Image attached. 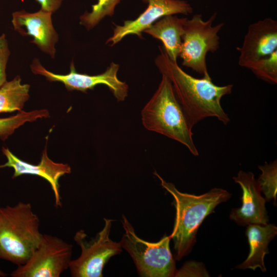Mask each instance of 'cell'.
I'll return each mask as SVG.
<instances>
[{"mask_svg": "<svg viewBox=\"0 0 277 277\" xmlns=\"http://www.w3.org/2000/svg\"><path fill=\"white\" fill-rule=\"evenodd\" d=\"M159 49L160 54L155 59V65L162 75L171 82L192 127L209 117H216L227 125L230 118L221 101L224 96L231 93L233 85L217 86L212 82L209 74L201 78L194 77L185 72L177 62L171 61L163 47L159 46Z\"/></svg>", "mask_w": 277, "mask_h": 277, "instance_id": "obj_1", "label": "cell"}, {"mask_svg": "<svg viewBox=\"0 0 277 277\" xmlns=\"http://www.w3.org/2000/svg\"><path fill=\"white\" fill-rule=\"evenodd\" d=\"M153 174L174 199L175 218L169 237L174 243L175 259L180 261L191 252L196 242L197 230L204 219L214 212L217 205L227 201L231 194L220 188H213L199 195L183 193L173 184L164 180L156 171Z\"/></svg>", "mask_w": 277, "mask_h": 277, "instance_id": "obj_2", "label": "cell"}, {"mask_svg": "<svg viewBox=\"0 0 277 277\" xmlns=\"http://www.w3.org/2000/svg\"><path fill=\"white\" fill-rule=\"evenodd\" d=\"M159 86L141 111L144 127L186 146L192 154L199 155L193 140V127L178 101L169 79L162 75Z\"/></svg>", "mask_w": 277, "mask_h": 277, "instance_id": "obj_3", "label": "cell"}, {"mask_svg": "<svg viewBox=\"0 0 277 277\" xmlns=\"http://www.w3.org/2000/svg\"><path fill=\"white\" fill-rule=\"evenodd\" d=\"M39 220L29 203L0 206V259L21 265L42 242Z\"/></svg>", "mask_w": 277, "mask_h": 277, "instance_id": "obj_4", "label": "cell"}, {"mask_svg": "<svg viewBox=\"0 0 277 277\" xmlns=\"http://www.w3.org/2000/svg\"><path fill=\"white\" fill-rule=\"evenodd\" d=\"M122 223L125 233L120 242L122 247L131 256L141 276H174L175 263L169 246L171 239L165 235L157 242H149L139 238L126 217Z\"/></svg>", "mask_w": 277, "mask_h": 277, "instance_id": "obj_5", "label": "cell"}, {"mask_svg": "<svg viewBox=\"0 0 277 277\" xmlns=\"http://www.w3.org/2000/svg\"><path fill=\"white\" fill-rule=\"evenodd\" d=\"M216 12L206 21L201 14H194L186 20L182 37L181 50L179 55L183 66L191 68L203 76L209 74L206 64L208 53L216 52L220 47L219 33L223 23L213 26Z\"/></svg>", "mask_w": 277, "mask_h": 277, "instance_id": "obj_6", "label": "cell"}, {"mask_svg": "<svg viewBox=\"0 0 277 277\" xmlns=\"http://www.w3.org/2000/svg\"><path fill=\"white\" fill-rule=\"evenodd\" d=\"M105 225L94 238L87 239L84 230L75 234L74 240L81 248L80 256L71 260L69 269L73 277H101L103 269L109 259L122 251L120 242L109 237L112 220L104 219Z\"/></svg>", "mask_w": 277, "mask_h": 277, "instance_id": "obj_7", "label": "cell"}, {"mask_svg": "<svg viewBox=\"0 0 277 277\" xmlns=\"http://www.w3.org/2000/svg\"><path fill=\"white\" fill-rule=\"evenodd\" d=\"M72 246L55 236L43 234L27 261L11 273L12 277H59L69 268Z\"/></svg>", "mask_w": 277, "mask_h": 277, "instance_id": "obj_8", "label": "cell"}, {"mask_svg": "<svg viewBox=\"0 0 277 277\" xmlns=\"http://www.w3.org/2000/svg\"><path fill=\"white\" fill-rule=\"evenodd\" d=\"M30 67L33 73L44 76L49 81L63 83L68 91L77 90L86 93L88 90H93L97 85H104L118 102L124 101L128 96V86L118 78L117 74L120 66L113 62L105 72L94 75L77 72L73 61L71 63L70 72L67 74H55L47 70L36 58L34 59Z\"/></svg>", "mask_w": 277, "mask_h": 277, "instance_id": "obj_9", "label": "cell"}, {"mask_svg": "<svg viewBox=\"0 0 277 277\" xmlns=\"http://www.w3.org/2000/svg\"><path fill=\"white\" fill-rule=\"evenodd\" d=\"M147 4L146 9L133 20H126L123 25H114L113 33L106 42L112 46L129 35H136L142 38V32L150 28L161 17L168 15L193 12L191 5L184 0H142Z\"/></svg>", "mask_w": 277, "mask_h": 277, "instance_id": "obj_10", "label": "cell"}, {"mask_svg": "<svg viewBox=\"0 0 277 277\" xmlns=\"http://www.w3.org/2000/svg\"><path fill=\"white\" fill-rule=\"evenodd\" d=\"M232 179L242 189V204L241 207L231 210L229 219L242 226L269 223V218L265 207L266 200L261 195L254 174L240 170Z\"/></svg>", "mask_w": 277, "mask_h": 277, "instance_id": "obj_11", "label": "cell"}, {"mask_svg": "<svg viewBox=\"0 0 277 277\" xmlns=\"http://www.w3.org/2000/svg\"><path fill=\"white\" fill-rule=\"evenodd\" d=\"M237 50L238 64L247 68L252 63L277 50V22L267 17L251 24Z\"/></svg>", "mask_w": 277, "mask_h": 277, "instance_id": "obj_12", "label": "cell"}, {"mask_svg": "<svg viewBox=\"0 0 277 277\" xmlns=\"http://www.w3.org/2000/svg\"><path fill=\"white\" fill-rule=\"evenodd\" d=\"M52 14L41 9L34 13L17 11L12 14V23L15 31L23 36H32L31 43L54 57L58 34L52 25Z\"/></svg>", "mask_w": 277, "mask_h": 277, "instance_id": "obj_13", "label": "cell"}, {"mask_svg": "<svg viewBox=\"0 0 277 277\" xmlns=\"http://www.w3.org/2000/svg\"><path fill=\"white\" fill-rule=\"evenodd\" d=\"M2 151L7 161L0 165V169L5 167L13 168L12 179L24 174L37 175L44 179L51 187L54 195L55 207L62 206L58 181L62 176L71 173V167L68 164L55 163L50 159L47 155L46 147L43 151L40 162L37 165L21 160L8 148L3 147Z\"/></svg>", "mask_w": 277, "mask_h": 277, "instance_id": "obj_14", "label": "cell"}, {"mask_svg": "<svg viewBox=\"0 0 277 277\" xmlns=\"http://www.w3.org/2000/svg\"><path fill=\"white\" fill-rule=\"evenodd\" d=\"M276 234L277 227L274 224L268 223L247 226L246 235L250 247L249 253L247 259L234 268L251 269L254 271L259 268L261 271L266 272L264 257L269 253L268 244Z\"/></svg>", "mask_w": 277, "mask_h": 277, "instance_id": "obj_15", "label": "cell"}, {"mask_svg": "<svg viewBox=\"0 0 277 277\" xmlns=\"http://www.w3.org/2000/svg\"><path fill=\"white\" fill-rule=\"evenodd\" d=\"M187 17L168 15L161 17L144 32L161 41L169 58L174 62L181 50L182 37Z\"/></svg>", "mask_w": 277, "mask_h": 277, "instance_id": "obj_16", "label": "cell"}, {"mask_svg": "<svg viewBox=\"0 0 277 277\" xmlns=\"http://www.w3.org/2000/svg\"><path fill=\"white\" fill-rule=\"evenodd\" d=\"M28 84H22L19 76L0 86V113L20 111L29 98Z\"/></svg>", "mask_w": 277, "mask_h": 277, "instance_id": "obj_17", "label": "cell"}, {"mask_svg": "<svg viewBox=\"0 0 277 277\" xmlns=\"http://www.w3.org/2000/svg\"><path fill=\"white\" fill-rule=\"evenodd\" d=\"M49 116V113L47 109H41L29 112L21 110L16 115L0 118V139L6 140L14 132L15 129L26 122H32L38 118Z\"/></svg>", "mask_w": 277, "mask_h": 277, "instance_id": "obj_18", "label": "cell"}, {"mask_svg": "<svg viewBox=\"0 0 277 277\" xmlns=\"http://www.w3.org/2000/svg\"><path fill=\"white\" fill-rule=\"evenodd\" d=\"M259 169L261 174L257 180L261 192H262L266 202L273 200L276 205L277 194V161L274 160L270 163L259 165Z\"/></svg>", "mask_w": 277, "mask_h": 277, "instance_id": "obj_19", "label": "cell"}, {"mask_svg": "<svg viewBox=\"0 0 277 277\" xmlns=\"http://www.w3.org/2000/svg\"><path fill=\"white\" fill-rule=\"evenodd\" d=\"M121 0H97V3L92 5L91 12L86 11L80 17V24L88 30L94 27L105 17L112 16L116 6Z\"/></svg>", "mask_w": 277, "mask_h": 277, "instance_id": "obj_20", "label": "cell"}, {"mask_svg": "<svg viewBox=\"0 0 277 277\" xmlns=\"http://www.w3.org/2000/svg\"><path fill=\"white\" fill-rule=\"evenodd\" d=\"M261 80L272 85L277 83V50L250 64L247 68Z\"/></svg>", "mask_w": 277, "mask_h": 277, "instance_id": "obj_21", "label": "cell"}, {"mask_svg": "<svg viewBox=\"0 0 277 277\" xmlns=\"http://www.w3.org/2000/svg\"><path fill=\"white\" fill-rule=\"evenodd\" d=\"M209 276L204 265L200 262H186L181 268L176 270L174 276Z\"/></svg>", "mask_w": 277, "mask_h": 277, "instance_id": "obj_22", "label": "cell"}, {"mask_svg": "<svg viewBox=\"0 0 277 277\" xmlns=\"http://www.w3.org/2000/svg\"><path fill=\"white\" fill-rule=\"evenodd\" d=\"M10 52L6 36L0 35V86L6 81V68Z\"/></svg>", "mask_w": 277, "mask_h": 277, "instance_id": "obj_23", "label": "cell"}, {"mask_svg": "<svg viewBox=\"0 0 277 277\" xmlns=\"http://www.w3.org/2000/svg\"><path fill=\"white\" fill-rule=\"evenodd\" d=\"M63 0H35L41 6V9L54 12L61 6Z\"/></svg>", "mask_w": 277, "mask_h": 277, "instance_id": "obj_24", "label": "cell"}, {"mask_svg": "<svg viewBox=\"0 0 277 277\" xmlns=\"http://www.w3.org/2000/svg\"><path fill=\"white\" fill-rule=\"evenodd\" d=\"M7 276V274L0 269V276L4 277Z\"/></svg>", "mask_w": 277, "mask_h": 277, "instance_id": "obj_25", "label": "cell"}]
</instances>
